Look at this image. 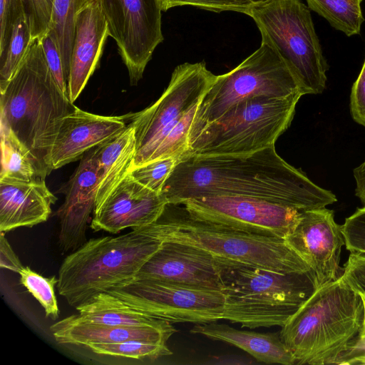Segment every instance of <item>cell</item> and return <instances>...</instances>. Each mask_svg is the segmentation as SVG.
I'll return each mask as SVG.
<instances>
[{"instance_id": "obj_1", "label": "cell", "mask_w": 365, "mask_h": 365, "mask_svg": "<svg viewBox=\"0 0 365 365\" xmlns=\"http://www.w3.org/2000/svg\"><path fill=\"white\" fill-rule=\"evenodd\" d=\"M162 193L168 203L208 196H242L268 200L300 210L324 207L337 199L290 165L274 146L243 155L185 154Z\"/></svg>"}, {"instance_id": "obj_2", "label": "cell", "mask_w": 365, "mask_h": 365, "mask_svg": "<svg viewBox=\"0 0 365 365\" xmlns=\"http://www.w3.org/2000/svg\"><path fill=\"white\" fill-rule=\"evenodd\" d=\"M106 292L138 312L170 323L225 319L255 329L271 327L277 319L274 305L227 289L133 278Z\"/></svg>"}, {"instance_id": "obj_3", "label": "cell", "mask_w": 365, "mask_h": 365, "mask_svg": "<svg viewBox=\"0 0 365 365\" xmlns=\"http://www.w3.org/2000/svg\"><path fill=\"white\" fill-rule=\"evenodd\" d=\"M0 93L1 125L10 130L50 173L49 153L61 122L77 107L57 84L39 38L31 41Z\"/></svg>"}, {"instance_id": "obj_4", "label": "cell", "mask_w": 365, "mask_h": 365, "mask_svg": "<svg viewBox=\"0 0 365 365\" xmlns=\"http://www.w3.org/2000/svg\"><path fill=\"white\" fill-rule=\"evenodd\" d=\"M361 294L341 277L318 287L282 327L296 364H336L361 329Z\"/></svg>"}, {"instance_id": "obj_5", "label": "cell", "mask_w": 365, "mask_h": 365, "mask_svg": "<svg viewBox=\"0 0 365 365\" xmlns=\"http://www.w3.org/2000/svg\"><path fill=\"white\" fill-rule=\"evenodd\" d=\"M163 242L156 237L153 223L116 237L90 239L62 262L58 292L76 308L133 279Z\"/></svg>"}, {"instance_id": "obj_6", "label": "cell", "mask_w": 365, "mask_h": 365, "mask_svg": "<svg viewBox=\"0 0 365 365\" xmlns=\"http://www.w3.org/2000/svg\"><path fill=\"white\" fill-rule=\"evenodd\" d=\"M153 225L163 242L192 245L218 259L284 273H312L284 239L197 218L180 203H168Z\"/></svg>"}, {"instance_id": "obj_7", "label": "cell", "mask_w": 365, "mask_h": 365, "mask_svg": "<svg viewBox=\"0 0 365 365\" xmlns=\"http://www.w3.org/2000/svg\"><path fill=\"white\" fill-rule=\"evenodd\" d=\"M302 94L242 101L210 124L186 154L243 155L272 146L289 127Z\"/></svg>"}, {"instance_id": "obj_8", "label": "cell", "mask_w": 365, "mask_h": 365, "mask_svg": "<svg viewBox=\"0 0 365 365\" xmlns=\"http://www.w3.org/2000/svg\"><path fill=\"white\" fill-rule=\"evenodd\" d=\"M216 76L204 62L180 64L155 102L128 114L135 137L132 168L149 162L163 143H178L189 137L198 105Z\"/></svg>"}, {"instance_id": "obj_9", "label": "cell", "mask_w": 365, "mask_h": 365, "mask_svg": "<svg viewBox=\"0 0 365 365\" xmlns=\"http://www.w3.org/2000/svg\"><path fill=\"white\" fill-rule=\"evenodd\" d=\"M245 14L256 23L262 42L274 48L284 61L304 94L322 93L329 66L307 6L300 0H268Z\"/></svg>"}, {"instance_id": "obj_10", "label": "cell", "mask_w": 365, "mask_h": 365, "mask_svg": "<svg viewBox=\"0 0 365 365\" xmlns=\"http://www.w3.org/2000/svg\"><path fill=\"white\" fill-rule=\"evenodd\" d=\"M304 93L277 52L262 42L254 53L216 78L201 99L190 130L188 148L212 123L238 103L259 96L287 97Z\"/></svg>"}, {"instance_id": "obj_11", "label": "cell", "mask_w": 365, "mask_h": 365, "mask_svg": "<svg viewBox=\"0 0 365 365\" xmlns=\"http://www.w3.org/2000/svg\"><path fill=\"white\" fill-rule=\"evenodd\" d=\"M109 36L116 42L132 85L142 78L157 46L163 41L160 0H99Z\"/></svg>"}, {"instance_id": "obj_12", "label": "cell", "mask_w": 365, "mask_h": 365, "mask_svg": "<svg viewBox=\"0 0 365 365\" xmlns=\"http://www.w3.org/2000/svg\"><path fill=\"white\" fill-rule=\"evenodd\" d=\"M180 204L197 218L283 239L294 230L304 211L268 200L242 196L196 197Z\"/></svg>"}, {"instance_id": "obj_13", "label": "cell", "mask_w": 365, "mask_h": 365, "mask_svg": "<svg viewBox=\"0 0 365 365\" xmlns=\"http://www.w3.org/2000/svg\"><path fill=\"white\" fill-rule=\"evenodd\" d=\"M284 240L309 267L317 288L341 277L340 256L345 240L334 210L326 207L304 210Z\"/></svg>"}, {"instance_id": "obj_14", "label": "cell", "mask_w": 365, "mask_h": 365, "mask_svg": "<svg viewBox=\"0 0 365 365\" xmlns=\"http://www.w3.org/2000/svg\"><path fill=\"white\" fill-rule=\"evenodd\" d=\"M225 289L275 305L299 307L317 289L312 273H284L220 259Z\"/></svg>"}, {"instance_id": "obj_15", "label": "cell", "mask_w": 365, "mask_h": 365, "mask_svg": "<svg viewBox=\"0 0 365 365\" xmlns=\"http://www.w3.org/2000/svg\"><path fill=\"white\" fill-rule=\"evenodd\" d=\"M134 278L225 289L222 262L199 247L164 241Z\"/></svg>"}, {"instance_id": "obj_16", "label": "cell", "mask_w": 365, "mask_h": 365, "mask_svg": "<svg viewBox=\"0 0 365 365\" xmlns=\"http://www.w3.org/2000/svg\"><path fill=\"white\" fill-rule=\"evenodd\" d=\"M168 202L163 193L145 187L128 173L93 210L91 227L117 234L156 222Z\"/></svg>"}, {"instance_id": "obj_17", "label": "cell", "mask_w": 365, "mask_h": 365, "mask_svg": "<svg viewBox=\"0 0 365 365\" xmlns=\"http://www.w3.org/2000/svg\"><path fill=\"white\" fill-rule=\"evenodd\" d=\"M100 175L94 148L82 157L65 186V200L56 212L60 225L58 245L63 253L76 250L87 241V226L95 208Z\"/></svg>"}, {"instance_id": "obj_18", "label": "cell", "mask_w": 365, "mask_h": 365, "mask_svg": "<svg viewBox=\"0 0 365 365\" xmlns=\"http://www.w3.org/2000/svg\"><path fill=\"white\" fill-rule=\"evenodd\" d=\"M123 116L99 115L78 108L62 119L53 142L48 164L51 171L81 159L88 150L121 133L127 126Z\"/></svg>"}, {"instance_id": "obj_19", "label": "cell", "mask_w": 365, "mask_h": 365, "mask_svg": "<svg viewBox=\"0 0 365 365\" xmlns=\"http://www.w3.org/2000/svg\"><path fill=\"white\" fill-rule=\"evenodd\" d=\"M109 29L99 0H88L77 11L70 62L68 96L78 98L97 67Z\"/></svg>"}, {"instance_id": "obj_20", "label": "cell", "mask_w": 365, "mask_h": 365, "mask_svg": "<svg viewBox=\"0 0 365 365\" xmlns=\"http://www.w3.org/2000/svg\"><path fill=\"white\" fill-rule=\"evenodd\" d=\"M51 331L61 344L88 346L96 343H116L128 340H144L167 343L176 332L171 323L162 320L144 326H121L94 323L72 314L52 324Z\"/></svg>"}, {"instance_id": "obj_21", "label": "cell", "mask_w": 365, "mask_h": 365, "mask_svg": "<svg viewBox=\"0 0 365 365\" xmlns=\"http://www.w3.org/2000/svg\"><path fill=\"white\" fill-rule=\"evenodd\" d=\"M56 196L46 182H22L0 179V231L33 227L46 221Z\"/></svg>"}, {"instance_id": "obj_22", "label": "cell", "mask_w": 365, "mask_h": 365, "mask_svg": "<svg viewBox=\"0 0 365 365\" xmlns=\"http://www.w3.org/2000/svg\"><path fill=\"white\" fill-rule=\"evenodd\" d=\"M190 333L234 345L265 364H296V360L281 339L279 333H260L235 329L215 322L195 324Z\"/></svg>"}, {"instance_id": "obj_23", "label": "cell", "mask_w": 365, "mask_h": 365, "mask_svg": "<svg viewBox=\"0 0 365 365\" xmlns=\"http://www.w3.org/2000/svg\"><path fill=\"white\" fill-rule=\"evenodd\" d=\"M95 152L101 170L96 208L104 201L133 166L135 153L133 125L130 123L118 135L96 147Z\"/></svg>"}, {"instance_id": "obj_24", "label": "cell", "mask_w": 365, "mask_h": 365, "mask_svg": "<svg viewBox=\"0 0 365 365\" xmlns=\"http://www.w3.org/2000/svg\"><path fill=\"white\" fill-rule=\"evenodd\" d=\"M1 178L32 182L44 181L46 168L15 135L1 125Z\"/></svg>"}, {"instance_id": "obj_25", "label": "cell", "mask_w": 365, "mask_h": 365, "mask_svg": "<svg viewBox=\"0 0 365 365\" xmlns=\"http://www.w3.org/2000/svg\"><path fill=\"white\" fill-rule=\"evenodd\" d=\"M76 309L83 320L109 325L144 326L162 321L130 308L108 292L96 294Z\"/></svg>"}, {"instance_id": "obj_26", "label": "cell", "mask_w": 365, "mask_h": 365, "mask_svg": "<svg viewBox=\"0 0 365 365\" xmlns=\"http://www.w3.org/2000/svg\"><path fill=\"white\" fill-rule=\"evenodd\" d=\"M87 1L54 0L52 19L47 33L54 39L58 47L68 82L76 14Z\"/></svg>"}, {"instance_id": "obj_27", "label": "cell", "mask_w": 365, "mask_h": 365, "mask_svg": "<svg viewBox=\"0 0 365 365\" xmlns=\"http://www.w3.org/2000/svg\"><path fill=\"white\" fill-rule=\"evenodd\" d=\"M308 6L348 36L359 34L364 21L361 0H307Z\"/></svg>"}, {"instance_id": "obj_28", "label": "cell", "mask_w": 365, "mask_h": 365, "mask_svg": "<svg viewBox=\"0 0 365 365\" xmlns=\"http://www.w3.org/2000/svg\"><path fill=\"white\" fill-rule=\"evenodd\" d=\"M87 347L97 354L135 359H155L172 354L167 343L144 340H128L116 343H96L91 344Z\"/></svg>"}, {"instance_id": "obj_29", "label": "cell", "mask_w": 365, "mask_h": 365, "mask_svg": "<svg viewBox=\"0 0 365 365\" xmlns=\"http://www.w3.org/2000/svg\"><path fill=\"white\" fill-rule=\"evenodd\" d=\"M31 41L29 27L24 16L15 24L7 47L0 53V88L9 82L18 69Z\"/></svg>"}, {"instance_id": "obj_30", "label": "cell", "mask_w": 365, "mask_h": 365, "mask_svg": "<svg viewBox=\"0 0 365 365\" xmlns=\"http://www.w3.org/2000/svg\"><path fill=\"white\" fill-rule=\"evenodd\" d=\"M20 282L29 292L40 303L46 316L56 320L59 317V309L56 297L54 287L58 278L55 276L48 278L26 267L19 273Z\"/></svg>"}, {"instance_id": "obj_31", "label": "cell", "mask_w": 365, "mask_h": 365, "mask_svg": "<svg viewBox=\"0 0 365 365\" xmlns=\"http://www.w3.org/2000/svg\"><path fill=\"white\" fill-rule=\"evenodd\" d=\"M182 156H171L132 168L129 173L138 182L158 193L163 188Z\"/></svg>"}, {"instance_id": "obj_32", "label": "cell", "mask_w": 365, "mask_h": 365, "mask_svg": "<svg viewBox=\"0 0 365 365\" xmlns=\"http://www.w3.org/2000/svg\"><path fill=\"white\" fill-rule=\"evenodd\" d=\"M31 41L41 38L48 31L54 0H21Z\"/></svg>"}, {"instance_id": "obj_33", "label": "cell", "mask_w": 365, "mask_h": 365, "mask_svg": "<svg viewBox=\"0 0 365 365\" xmlns=\"http://www.w3.org/2000/svg\"><path fill=\"white\" fill-rule=\"evenodd\" d=\"M268 0H160L162 10L182 6H191L212 11H233L246 14L252 6Z\"/></svg>"}, {"instance_id": "obj_34", "label": "cell", "mask_w": 365, "mask_h": 365, "mask_svg": "<svg viewBox=\"0 0 365 365\" xmlns=\"http://www.w3.org/2000/svg\"><path fill=\"white\" fill-rule=\"evenodd\" d=\"M346 249L365 255V207L358 208L342 225Z\"/></svg>"}, {"instance_id": "obj_35", "label": "cell", "mask_w": 365, "mask_h": 365, "mask_svg": "<svg viewBox=\"0 0 365 365\" xmlns=\"http://www.w3.org/2000/svg\"><path fill=\"white\" fill-rule=\"evenodd\" d=\"M24 16L21 0H0V53L7 47L15 24Z\"/></svg>"}, {"instance_id": "obj_36", "label": "cell", "mask_w": 365, "mask_h": 365, "mask_svg": "<svg viewBox=\"0 0 365 365\" xmlns=\"http://www.w3.org/2000/svg\"><path fill=\"white\" fill-rule=\"evenodd\" d=\"M39 39L47 64L61 90L68 96V79L65 74L58 47L48 33Z\"/></svg>"}, {"instance_id": "obj_37", "label": "cell", "mask_w": 365, "mask_h": 365, "mask_svg": "<svg viewBox=\"0 0 365 365\" xmlns=\"http://www.w3.org/2000/svg\"><path fill=\"white\" fill-rule=\"evenodd\" d=\"M341 277L356 292L365 293V255L350 253Z\"/></svg>"}, {"instance_id": "obj_38", "label": "cell", "mask_w": 365, "mask_h": 365, "mask_svg": "<svg viewBox=\"0 0 365 365\" xmlns=\"http://www.w3.org/2000/svg\"><path fill=\"white\" fill-rule=\"evenodd\" d=\"M350 110L354 120L365 127V60L351 88Z\"/></svg>"}, {"instance_id": "obj_39", "label": "cell", "mask_w": 365, "mask_h": 365, "mask_svg": "<svg viewBox=\"0 0 365 365\" xmlns=\"http://www.w3.org/2000/svg\"><path fill=\"white\" fill-rule=\"evenodd\" d=\"M364 304L361 329L347 350L339 358L336 364H365V293H359Z\"/></svg>"}, {"instance_id": "obj_40", "label": "cell", "mask_w": 365, "mask_h": 365, "mask_svg": "<svg viewBox=\"0 0 365 365\" xmlns=\"http://www.w3.org/2000/svg\"><path fill=\"white\" fill-rule=\"evenodd\" d=\"M0 267L19 274L24 268L18 256L6 238L4 232H1L0 234Z\"/></svg>"}, {"instance_id": "obj_41", "label": "cell", "mask_w": 365, "mask_h": 365, "mask_svg": "<svg viewBox=\"0 0 365 365\" xmlns=\"http://www.w3.org/2000/svg\"><path fill=\"white\" fill-rule=\"evenodd\" d=\"M356 180L355 195L365 207V160L353 170Z\"/></svg>"}, {"instance_id": "obj_42", "label": "cell", "mask_w": 365, "mask_h": 365, "mask_svg": "<svg viewBox=\"0 0 365 365\" xmlns=\"http://www.w3.org/2000/svg\"><path fill=\"white\" fill-rule=\"evenodd\" d=\"M362 1V0H361Z\"/></svg>"}]
</instances>
